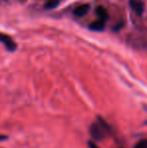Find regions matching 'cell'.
I'll list each match as a JSON object with an SVG mask.
<instances>
[{
    "mask_svg": "<svg viewBox=\"0 0 147 148\" xmlns=\"http://www.w3.org/2000/svg\"><path fill=\"white\" fill-rule=\"evenodd\" d=\"M134 148H147V139H143V140H140L139 142L136 143V145Z\"/></svg>",
    "mask_w": 147,
    "mask_h": 148,
    "instance_id": "ba28073f",
    "label": "cell"
},
{
    "mask_svg": "<svg viewBox=\"0 0 147 148\" xmlns=\"http://www.w3.org/2000/svg\"><path fill=\"white\" fill-rule=\"evenodd\" d=\"M0 42L6 47L8 51H14L17 49V45L15 43V41L12 39L11 36L5 34V33L0 32Z\"/></svg>",
    "mask_w": 147,
    "mask_h": 148,
    "instance_id": "7a4b0ae2",
    "label": "cell"
},
{
    "mask_svg": "<svg viewBox=\"0 0 147 148\" xmlns=\"http://www.w3.org/2000/svg\"><path fill=\"white\" fill-rule=\"evenodd\" d=\"M90 8H91L90 4H88V3L82 4V5L78 6V7L74 10V14L76 16H78V17H83V16H85L88 13Z\"/></svg>",
    "mask_w": 147,
    "mask_h": 148,
    "instance_id": "277c9868",
    "label": "cell"
},
{
    "mask_svg": "<svg viewBox=\"0 0 147 148\" xmlns=\"http://www.w3.org/2000/svg\"><path fill=\"white\" fill-rule=\"evenodd\" d=\"M88 146H89V148H100L96 143L93 142V141H88Z\"/></svg>",
    "mask_w": 147,
    "mask_h": 148,
    "instance_id": "9c48e42d",
    "label": "cell"
},
{
    "mask_svg": "<svg viewBox=\"0 0 147 148\" xmlns=\"http://www.w3.org/2000/svg\"><path fill=\"white\" fill-rule=\"evenodd\" d=\"M110 132H111L110 126H109L108 123L102 117H97V120L90 127L91 136L96 141L103 140Z\"/></svg>",
    "mask_w": 147,
    "mask_h": 148,
    "instance_id": "6da1fadb",
    "label": "cell"
},
{
    "mask_svg": "<svg viewBox=\"0 0 147 148\" xmlns=\"http://www.w3.org/2000/svg\"><path fill=\"white\" fill-rule=\"evenodd\" d=\"M59 3H61V0H47L44 4V8L45 9H55L59 5Z\"/></svg>",
    "mask_w": 147,
    "mask_h": 148,
    "instance_id": "52a82bcc",
    "label": "cell"
},
{
    "mask_svg": "<svg viewBox=\"0 0 147 148\" xmlns=\"http://www.w3.org/2000/svg\"><path fill=\"white\" fill-rule=\"evenodd\" d=\"M96 14H97V16H98V19H101L105 22L109 19L108 11H107L106 8H104L103 6H98V7L96 8Z\"/></svg>",
    "mask_w": 147,
    "mask_h": 148,
    "instance_id": "5b68a950",
    "label": "cell"
},
{
    "mask_svg": "<svg viewBox=\"0 0 147 148\" xmlns=\"http://www.w3.org/2000/svg\"><path fill=\"white\" fill-rule=\"evenodd\" d=\"M105 24L106 22L103 21L101 19H98L96 21H93L92 23L89 24V28L94 31H102L105 28Z\"/></svg>",
    "mask_w": 147,
    "mask_h": 148,
    "instance_id": "8992f818",
    "label": "cell"
},
{
    "mask_svg": "<svg viewBox=\"0 0 147 148\" xmlns=\"http://www.w3.org/2000/svg\"><path fill=\"white\" fill-rule=\"evenodd\" d=\"M4 139H7V136H2V135H0V140H4Z\"/></svg>",
    "mask_w": 147,
    "mask_h": 148,
    "instance_id": "30bf717a",
    "label": "cell"
},
{
    "mask_svg": "<svg viewBox=\"0 0 147 148\" xmlns=\"http://www.w3.org/2000/svg\"><path fill=\"white\" fill-rule=\"evenodd\" d=\"M129 5L134 12L138 15H142L144 12V2L142 0H129Z\"/></svg>",
    "mask_w": 147,
    "mask_h": 148,
    "instance_id": "3957f363",
    "label": "cell"
}]
</instances>
